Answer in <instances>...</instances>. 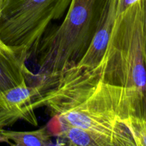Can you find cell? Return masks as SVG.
<instances>
[{
    "mask_svg": "<svg viewBox=\"0 0 146 146\" xmlns=\"http://www.w3.org/2000/svg\"><path fill=\"white\" fill-rule=\"evenodd\" d=\"M121 122L130 131L135 145L146 146V103L142 115H130Z\"/></svg>",
    "mask_w": 146,
    "mask_h": 146,
    "instance_id": "10",
    "label": "cell"
},
{
    "mask_svg": "<svg viewBox=\"0 0 146 146\" xmlns=\"http://www.w3.org/2000/svg\"><path fill=\"white\" fill-rule=\"evenodd\" d=\"M2 1L3 0H0V11H1V4H2Z\"/></svg>",
    "mask_w": 146,
    "mask_h": 146,
    "instance_id": "12",
    "label": "cell"
},
{
    "mask_svg": "<svg viewBox=\"0 0 146 146\" xmlns=\"http://www.w3.org/2000/svg\"><path fill=\"white\" fill-rule=\"evenodd\" d=\"M46 86V81L40 79L35 86H29L26 82L0 93V131L21 120L37 126L35 102Z\"/></svg>",
    "mask_w": 146,
    "mask_h": 146,
    "instance_id": "5",
    "label": "cell"
},
{
    "mask_svg": "<svg viewBox=\"0 0 146 146\" xmlns=\"http://www.w3.org/2000/svg\"><path fill=\"white\" fill-rule=\"evenodd\" d=\"M104 0H71L63 21L46 32L36 51L40 79L76 66L86 53L96 29Z\"/></svg>",
    "mask_w": 146,
    "mask_h": 146,
    "instance_id": "3",
    "label": "cell"
},
{
    "mask_svg": "<svg viewBox=\"0 0 146 146\" xmlns=\"http://www.w3.org/2000/svg\"><path fill=\"white\" fill-rule=\"evenodd\" d=\"M52 133L48 126L31 131H0V143H4L16 146H49L52 142Z\"/></svg>",
    "mask_w": 146,
    "mask_h": 146,
    "instance_id": "9",
    "label": "cell"
},
{
    "mask_svg": "<svg viewBox=\"0 0 146 146\" xmlns=\"http://www.w3.org/2000/svg\"><path fill=\"white\" fill-rule=\"evenodd\" d=\"M36 101L56 121L115 139L119 146H135L121 121L130 115L126 91L104 82L96 68L74 66L48 78Z\"/></svg>",
    "mask_w": 146,
    "mask_h": 146,
    "instance_id": "1",
    "label": "cell"
},
{
    "mask_svg": "<svg viewBox=\"0 0 146 146\" xmlns=\"http://www.w3.org/2000/svg\"><path fill=\"white\" fill-rule=\"evenodd\" d=\"M58 123L57 143L58 145L119 146L113 138L94 131L78 128L56 121Z\"/></svg>",
    "mask_w": 146,
    "mask_h": 146,
    "instance_id": "8",
    "label": "cell"
},
{
    "mask_svg": "<svg viewBox=\"0 0 146 146\" xmlns=\"http://www.w3.org/2000/svg\"><path fill=\"white\" fill-rule=\"evenodd\" d=\"M71 0H3L0 40L21 61L35 54L48 25L64 17Z\"/></svg>",
    "mask_w": 146,
    "mask_h": 146,
    "instance_id": "4",
    "label": "cell"
},
{
    "mask_svg": "<svg viewBox=\"0 0 146 146\" xmlns=\"http://www.w3.org/2000/svg\"><path fill=\"white\" fill-rule=\"evenodd\" d=\"M32 75L25 63L0 40V93L26 83Z\"/></svg>",
    "mask_w": 146,
    "mask_h": 146,
    "instance_id": "7",
    "label": "cell"
},
{
    "mask_svg": "<svg viewBox=\"0 0 146 146\" xmlns=\"http://www.w3.org/2000/svg\"><path fill=\"white\" fill-rule=\"evenodd\" d=\"M116 17L115 0H104L91 44L76 66L92 69L99 65L105 54Z\"/></svg>",
    "mask_w": 146,
    "mask_h": 146,
    "instance_id": "6",
    "label": "cell"
},
{
    "mask_svg": "<svg viewBox=\"0 0 146 146\" xmlns=\"http://www.w3.org/2000/svg\"><path fill=\"white\" fill-rule=\"evenodd\" d=\"M144 36H145V54L146 62V0H145V7H144Z\"/></svg>",
    "mask_w": 146,
    "mask_h": 146,
    "instance_id": "11",
    "label": "cell"
},
{
    "mask_svg": "<svg viewBox=\"0 0 146 146\" xmlns=\"http://www.w3.org/2000/svg\"><path fill=\"white\" fill-rule=\"evenodd\" d=\"M144 7L141 0L117 15L105 54L96 67L104 82L125 90L128 116L142 115L146 103Z\"/></svg>",
    "mask_w": 146,
    "mask_h": 146,
    "instance_id": "2",
    "label": "cell"
}]
</instances>
